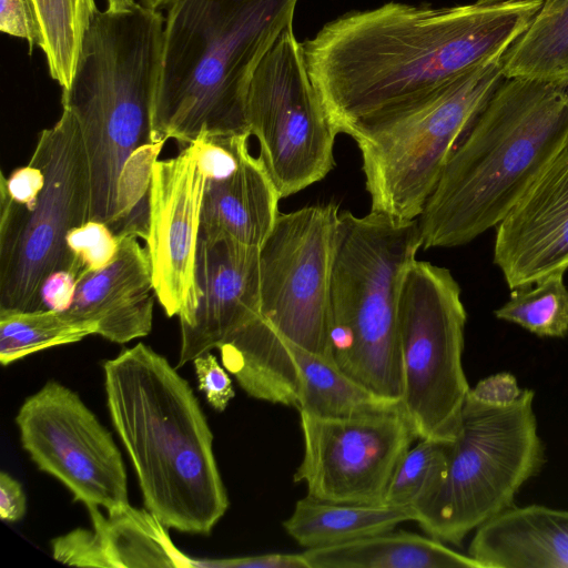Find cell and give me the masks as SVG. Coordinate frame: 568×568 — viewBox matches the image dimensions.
Here are the masks:
<instances>
[{"label": "cell", "instance_id": "cell-1", "mask_svg": "<svg viewBox=\"0 0 568 568\" xmlns=\"http://www.w3.org/2000/svg\"><path fill=\"white\" fill-rule=\"evenodd\" d=\"M541 0L453 7L387 2L326 23L304 44L312 82L337 133L407 105L506 52Z\"/></svg>", "mask_w": 568, "mask_h": 568}, {"label": "cell", "instance_id": "cell-2", "mask_svg": "<svg viewBox=\"0 0 568 568\" xmlns=\"http://www.w3.org/2000/svg\"><path fill=\"white\" fill-rule=\"evenodd\" d=\"M164 16L138 2L97 10L62 108L79 125L91 180L90 220L145 240L149 189L165 141L153 129Z\"/></svg>", "mask_w": 568, "mask_h": 568}, {"label": "cell", "instance_id": "cell-3", "mask_svg": "<svg viewBox=\"0 0 568 568\" xmlns=\"http://www.w3.org/2000/svg\"><path fill=\"white\" fill-rule=\"evenodd\" d=\"M103 372L110 417L145 508L166 528L209 535L230 501L189 382L143 343L105 361Z\"/></svg>", "mask_w": 568, "mask_h": 568}, {"label": "cell", "instance_id": "cell-4", "mask_svg": "<svg viewBox=\"0 0 568 568\" xmlns=\"http://www.w3.org/2000/svg\"><path fill=\"white\" fill-rule=\"evenodd\" d=\"M568 142V87L504 78L452 151L418 217L423 248L497 226Z\"/></svg>", "mask_w": 568, "mask_h": 568}, {"label": "cell", "instance_id": "cell-5", "mask_svg": "<svg viewBox=\"0 0 568 568\" xmlns=\"http://www.w3.org/2000/svg\"><path fill=\"white\" fill-rule=\"evenodd\" d=\"M298 0H172L164 17L153 129L160 140L250 133L252 77ZM251 134V133H250Z\"/></svg>", "mask_w": 568, "mask_h": 568}, {"label": "cell", "instance_id": "cell-6", "mask_svg": "<svg viewBox=\"0 0 568 568\" xmlns=\"http://www.w3.org/2000/svg\"><path fill=\"white\" fill-rule=\"evenodd\" d=\"M420 248L418 219L338 214L329 290L333 358L361 385L399 402V291Z\"/></svg>", "mask_w": 568, "mask_h": 568}, {"label": "cell", "instance_id": "cell-7", "mask_svg": "<svg viewBox=\"0 0 568 568\" xmlns=\"http://www.w3.org/2000/svg\"><path fill=\"white\" fill-rule=\"evenodd\" d=\"M504 55L468 69L420 100L345 129L361 152L372 212L419 217L455 145L504 80Z\"/></svg>", "mask_w": 568, "mask_h": 568}, {"label": "cell", "instance_id": "cell-8", "mask_svg": "<svg viewBox=\"0 0 568 568\" xmlns=\"http://www.w3.org/2000/svg\"><path fill=\"white\" fill-rule=\"evenodd\" d=\"M31 161L44 172L32 199L18 203L0 193V311L44 308L43 281L53 272L80 276L82 267L67 244L68 233L90 220L91 180L82 135L63 109L43 129Z\"/></svg>", "mask_w": 568, "mask_h": 568}, {"label": "cell", "instance_id": "cell-9", "mask_svg": "<svg viewBox=\"0 0 568 568\" xmlns=\"http://www.w3.org/2000/svg\"><path fill=\"white\" fill-rule=\"evenodd\" d=\"M534 397L532 389H523L513 404L495 406L467 394L445 479L414 508L415 521L428 536L458 546L514 506L520 487L545 460Z\"/></svg>", "mask_w": 568, "mask_h": 568}, {"label": "cell", "instance_id": "cell-10", "mask_svg": "<svg viewBox=\"0 0 568 568\" xmlns=\"http://www.w3.org/2000/svg\"><path fill=\"white\" fill-rule=\"evenodd\" d=\"M449 270L414 260L399 291L402 409L417 437L454 442L470 389L463 368L467 314Z\"/></svg>", "mask_w": 568, "mask_h": 568}, {"label": "cell", "instance_id": "cell-11", "mask_svg": "<svg viewBox=\"0 0 568 568\" xmlns=\"http://www.w3.org/2000/svg\"><path fill=\"white\" fill-rule=\"evenodd\" d=\"M246 121L281 199L323 180L334 168L338 133L312 82L303 44L292 24L252 77Z\"/></svg>", "mask_w": 568, "mask_h": 568}, {"label": "cell", "instance_id": "cell-12", "mask_svg": "<svg viewBox=\"0 0 568 568\" xmlns=\"http://www.w3.org/2000/svg\"><path fill=\"white\" fill-rule=\"evenodd\" d=\"M338 214L332 202L280 213L260 245L258 318L283 342L331 362L329 290Z\"/></svg>", "mask_w": 568, "mask_h": 568}, {"label": "cell", "instance_id": "cell-13", "mask_svg": "<svg viewBox=\"0 0 568 568\" xmlns=\"http://www.w3.org/2000/svg\"><path fill=\"white\" fill-rule=\"evenodd\" d=\"M23 449L73 499L108 511L130 505L121 453L79 395L57 381L29 396L16 416Z\"/></svg>", "mask_w": 568, "mask_h": 568}, {"label": "cell", "instance_id": "cell-14", "mask_svg": "<svg viewBox=\"0 0 568 568\" xmlns=\"http://www.w3.org/2000/svg\"><path fill=\"white\" fill-rule=\"evenodd\" d=\"M298 412L304 454L294 481L322 500L383 505L399 462L418 438L403 409L346 417Z\"/></svg>", "mask_w": 568, "mask_h": 568}, {"label": "cell", "instance_id": "cell-15", "mask_svg": "<svg viewBox=\"0 0 568 568\" xmlns=\"http://www.w3.org/2000/svg\"><path fill=\"white\" fill-rule=\"evenodd\" d=\"M206 178L191 145L158 160L149 189L145 247L155 295L169 317L196 304V255Z\"/></svg>", "mask_w": 568, "mask_h": 568}, {"label": "cell", "instance_id": "cell-16", "mask_svg": "<svg viewBox=\"0 0 568 568\" xmlns=\"http://www.w3.org/2000/svg\"><path fill=\"white\" fill-rule=\"evenodd\" d=\"M196 304L180 318L178 366L219 348L260 314V246L229 237L199 239Z\"/></svg>", "mask_w": 568, "mask_h": 568}, {"label": "cell", "instance_id": "cell-17", "mask_svg": "<svg viewBox=\"0 0 568 568\" xmlns=\"http://www.w3.org/2000/svg\"><path fill=\"white\" fill-rule=\"evenodd\" d=\"M494 262L511 291L568 268V142L497 225Z\"/></svg>", "mask_w": 568, "mask_h": 568}, {"label": "cell", "instance_id": "cell-18", "mask_svg": "<svg viewBox=\"0 0 568 568\" xmlns=\"http://www.w3.org/2000/svg\"><path fill=\"white\" fill-rule=\"evenodd\" d=\"M119 239L118 254L108 266L80 274L65 312L103 338L123 344L151 332L156 295L146 247L132 235Z\"/></svg>", "mask_w": 568, "mask_h": 568}, {"label": "cell", "instance_id": "cell-19", "mask_svg": "<svg viewBox=\"0 0 568 568\" xmlns=\"http://www.w3.org/2000/svg\"><path fill=\"white\" fill-rule=\"evenodd\" d=\"M92 529L77 528L51 541L55 560L78 567H197L172 542L166 527L146 508L130 505L108 511L87 507Z\"/></svg>", "mask_w": 568, "mask_h": 568}, {"label": "cell", "instance_id": "cell-20", "mask_svg": "<svg viewBox=\"0 0 568 568\" xmlns=\"http://www.w3.org/2000/svg\"><path fill=\"white\" fill-rule=\"evenodd\" d=\"M468 555L481 568H568V510L513 506L476 529Z\"/></svg>", "mask_w": 568, "mask_h": 568}, {"label": "cell", "instance_id": "cell-21", "mask_svg": "<svg viewBox=\"0 0 568 568\" xmlns=\"http://www.w3.org/2000/svg\"><path fill=\"white\" fill-rule=\"evenodd\" d=\"M280 200L263 162L247 150L233 173L206 179L200 236L260 246L280 214Z\"/></svg>", "mask_w": 568, "mask_h": 568}, {"label": "cell", "instance_id": "cell-22", "mask_svg": "<svg viewBox=\"0 0 568 568\" xmlns=\"http://www.w3.org/2000/svg\"><path fill=\"white\" fill-rule=\"evenodd\" d=\"M303 554L310 568H481L469 555L410 532L386 531Z\"/></svg>", "mask_w": 568, "mask_h": 568}, {"label": "cell", "instance_id": "cell-23", "mask_svg": "<svg viewBox=\"0 0 568 568\" xmlns=\"http://www.w3.org/2000/svg\"><path fill=\"white\" fill-rule=\"evenodd\" d=\"M407 520H415L414 508L341 504L307 495L297 500L283 527L298 545L310 549L392 531Z\"/></svg>", "mask_w": 568, "mask_h": 568}, {"label": "cell", "instance_id": "cell-24", "mask_svg": "<svg viewBox=\"0 0 568 568\" xmlns=\"http://www.w3.org/2000/svg\"><path fill=\"white\" fill-rule=\"evenodd\" d=\"M300 377L298 410L322 417L402 408L390 399L361 385L334 362L288 343Z\"/></svg>", "mask_w": 568, "mask_h": 568}, {"label": "cell", "instance_id": "cell-25", "mask_svg": "<svg viewBox=\"0 0 568 568\" xmlns=\"http://www.w3.org/2000/svg\"><path fill=\"white\" fill-rule=\"evenodd\" d=\"M504 77L568 87V0H541L527 29L505 52Z\"/></svg>", "mask_w": 568, "mask_h": 568}, {"label": "cell", "instance_id": "cell-26", "mask_svg": "<svg viewBox=\"0 0 568 568\" xmlns=\"http://www.w3.org/2000/svg\"><path fill=\"white\" fill-rule=\"evenodd\" d=\"M40 27L39 48L50 77L65 90L70 87L85 33L98 10L94 0H33Z\"/></svg>", "mask_w": 568, "mask_h": 568}, {"label": "cell", "instance_id": "cell-27", "mask_svg": "<svg viewBox=\"0 0 568 568\" xmlns=\"http://www.w3.org/2000/svg\"><path fill=\"white\" fill-rule=\"evenodd\" d=\"M95 328L67 312L49 308L0 311V362L3 366L41 349L75 343Z\"/></svg>", "mask_w": 568, "mask_h": 568}, {"label": "cell", "instance_id": "cell-28", "mask_svg": "<svg viewBox=\"0 0 568 568\" xmlns=\"http://www.w3.org/2000/svg\"><path fill=\"white\" fill-rule=\"evenodd\" d=\"M562 271L513 290L510 298L495 311L499 320L515 323L541 337L568 334V288Z\"/></svg>", "mask_w": 568, "mask_h": 568}, {"label": "cell", "instance_id": "cell-29", "mask_svg": "<svg viewBox=\"0 0 568 568\" xmlns=\"http://www.w3.org/2000/svg\"><path fill=\"white\" fill-rule=\"evenodd\" d=\"M453 442L420 438L399 462L384 504L415 508L428 499L447 474Z\"/></svg>", "mask_w": 568, "mask_h": 568}, {"label": "cell", "instance_id": "cell-30", "mask_svg": "<svg viewBox=\"0 0 568 568\" xmlns=\"http://www.w3.org/2000/svg\"><path fill=\"white\" fill-rule=\"evenodd\" d=\"M120 239L103 222L89 220L67 235L69 250L83 272H95L108 266L116 256Z\"/></svg>", "mask_w": 568, "mask_h": 568}, {"label": "cell", "instance_id": "cell-31", "mask_svg": "<svg viewBox=\"0 0 568 568\" xmlns=\"http://www.w3.org/2000/svg\"><path fill=\"white\" fill-rule=\"evenodd\" d=\"M199 388L209 404L217 412H223L235 396L232 379L225 367L210 352L195 357L193 361Z\"/></svg>", "mask_w": 568, "mask_h": 568}, {"label": "cell", "instance_id": "cell-32", "mask_svg": "<svg viewBox=\"0 0 568 568\" xmlns=\"http://www.w3.org/2000/svg\"><path fill=\"white\" fill-rule=\"evenodd\" d=\"M0 30L28 42L30 52L40 44V27L33 0H0Z\"/></svg>", "mask_w": 568, "mask_h": 568}, {"label": "cell", "instance_id": "cell-33", "mask_svg": "<svg viewBox=\"0 0 568 568\" xmlns=\"http://www.w3.org/2000/svg\"><path fill=\"white\" fill-rule=\"evenodd\" d=\"M514 375L499 373L479 381L468 394L478 402L495 406H507L521 395Z\"/></svg>", "mask_w": 568, "mask_h": 568}, {"label": "cell", "instance_id": "cell-34", "mask_svg": "<svg viewBox=\"0 0 568 568\" xmlns=\"http://www.w3.org/2000/svg\"><path fill=\"white\" fill-rule=\"evenodd\" d=\"M197 567L215 568H310L304 554H264L219 560H197Z\"/></svg>", "mask_w": 568, "mask_h": 568}, {"label": "cell", "instance_id": "cell-35", "mask_svg": "<svg viewBox=\"0 0 568 568\" xmlns=\"http://www.w3.org/2000/svg\"><path fill=\"white\" fill-rule=\"evenodd\" d=\"M78 277L69 271H57L48 275L40 291L44 308L65 312L73 302Z\"/></svg>", "mask_w": 568, "mask_h": 568}, {"label": "cell", "instance_id": "cell-36", "mask_svg": "<svg viewBox=\"0 0 568 568\" xmlns=\"http://www.w3.org/2000/svg\"><path fill=\"white\" fill-rule=\"evenodd\" d=\"M27 511V498L21 484L6 471L0 473V517L4 521L20 520Z\"/></svg>", "mask_w": 568, "mask_h": 568}, {"label": "cell", "instance_id": "cell-37", "mask_svg": "<svg viewBox=\"0 0 568 568\" xmlns=\"http://www.w3.org/2000/svg\"><path fill=\"white\" fill-rule=\"evenodd\" d=\"M110 11H128L136 6L135 0H105Z\"/></svg>", "mask_w": 568, "mask_h": 568}, {"label": "cell", "instance_id": "cell-38", "mask_svg": "<svg viewBox=\"0 0 568 568\" xmlns=\"http://www.w3.org/2000/svg\"><path fill=\"white\" fill-rule=\"evenodd\" d=\"M172 0H140V2L150 9L160 10L165 8Z\"/></svg>", "mask_w": 568, "mask_h": 568}]
</instances>
